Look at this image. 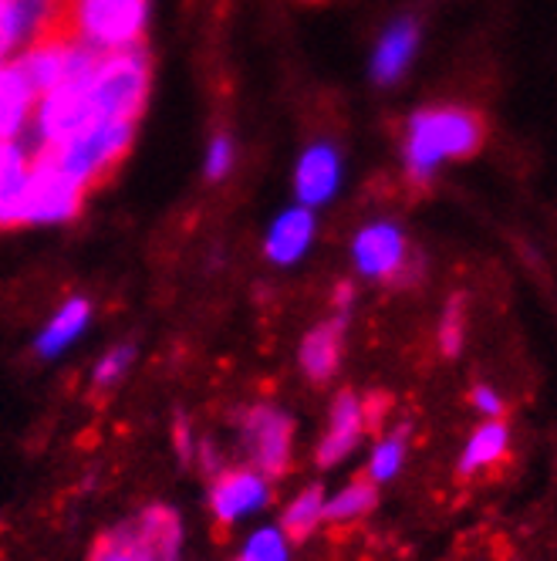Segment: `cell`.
<instances>
[{
  "instance_id": "6da1fadb",
  "label": "cell",
  "mask_w": 557,
  "mask_h": 561,
  "mask_svg": "<svg viewBox=\"0 0 557 561\" xmlns=\"http://www.w3.org/2000/svg\"><path fill=\"white\" fill-rule=\"evenodd\" d=\"M484 142V123L466 108H426L409 118L406 167L413 180L432 176L443 159L473 156Z\"/></svg>"
},
{
  "instance_id": "7a4b0ae2",
  "label": "cell",
  "mask_w": 557,
  "mask_h": 561,
  "mask_svg": "<svg viewBox=\"0 0 557 561\" xmlns=\"http://www.w3.org/2000/svg\"><path fill=\"white\" fill-rule=\"evenodd\" d=\"M132 123H115V118H95L85 129H78L74 136H68L65 142L34 152L45 156L51 167H58L65 176H71L78 186L92 190L95 183H102L132 146Z\"/></svg>"
},
{
  "instance_id": "3957f363",
  "label": "cell",
  "mask_w": 557,
  "mask_h": 561,
  "mask_svg": "<svg viewBox=\"0 0 557 561\" xmlns=\"http://www.w3.org/2000/svg\"><path fill=\"white\" fill-rule=\"evenodd\" d=\"M149 82H152L149 55L136 45L126 51L98 55L85 92L98 118H115V123L136 126V118L149 99Z\"/></svg>"
},
{
  "instance_id": "277c9868",
  "label": "cell",
  "mask_w": 557,
  "mask_h": 561,
  "mask_svg": "<svg viewBox=\"0 0 557 561\" xmlns=\"http://www.w3.org/2000/svg\"><path fill=\"white\" fill-rule=\"evenodd\" d=\"M149 21V0H68V34L98 55L136 48Z\"/></svg>"
},
{
  "instance_id": "5b68a950",
  "label": "cell",
  "mask_w": 557,
  "mask_h": 561,
  "mask_svg": "<svg viewBox=\"0 0 557 561\" xmlns=\"http://www.w3.org/2000/svg\"><path fill=\"white\" fill-rule=\"evenodd\" d=\"M85 186H78L45 156H34L24 190V224H65L82 210Z\"/></svg>"
},
{
  "instance_id": "8992f818",
  "label": "cell",
  "mask_w": 557,
  "mask_h": 561,
  "mask_svg": "<svg viewBox=\"0 0 557 561\" xmlns=\"http://www.w3.org/2000/svg\"><path fill=\"white\" fill-rule=\"evenodd\" d=\"M51 34H68V0H0V58Z\"/></svg>"
},
{
  "instance_id": "52a82bcc",
  "label": "cell",
  "mask_w": 557,
  "mask_h": 561,
  "mask_svg": "<svg viewBox=\"0 0 557 561\" xmlns=\"http://www.w3.org/2000/svg\"><path fill=\"white\" fill-rule=\"evenodd\" d=\"M291 439L294 420L274 407H254L244 416V444L251 463L264 477H281L291 467Z\"/></svg>"
},
{
  "instance_id": "ba28073f",
  "label": "cell",
  "mask_w": 557,
  "mask_h": 561,
  "mask_svg": "<svg viewBox=\"0 0 557 561\" xmlns=\"http://www.w3.org/2000/svg\"><path fill=\"white\" fill-rule=\"evenodd\" d=\"M118 545H126L132 554H139L142 561H176L179 548H183V525L176 511L152 504L146 511H139L129 525L108 531Z\"/></svg>"
},
{
  "instance_id": "9c48e42d",
  "label": "cell",
  "mask_w": 557,
  "mask_h": 561,
  "mask_svg": "<svg viewBox=\"0 0 557 561\" xmlns=\"http://www.w3.org/2000/svg\"><path fill=\"white\" fill-rule=\"evenodd\" d=\"M270 497V484L267 477L257 470H230L223 477H217V484L210 491V507L217 514V520L223 525H233L254 511H260Z\"/></svg>"
},
{
  "instance_id": "30bf717a",
  "label": "cell",
  "mask_w": 557,
  "mask_h": 561,
  "mask_svg": "<svg viewBox=\"0 0 557 561\" xmlns=\"http://www.w3.org/2000/svg\"><path fill=\"white\" fill-rule=\"evenodd\" d=\"M351 254L365 277H395L406 264V237L392 224H372L355 237Z\"/></svg>"
},
{
  "instance_id": "8fae6325",
  "label": "cell",
  "mask_w": 557,
  "mask_h": 561,
  "mask_svg": "<svg viewBox=\"0 0 557 561\" xmlns=\"http://www.w3.org/2000/svg\"><path fill=\"white\" fill-rule=\"evenodd\" d=\"M362 399H358L355 392H338L335 403H332V430L328 436L322 439V447H317V463L322 467H335L341 463L355 447L358 439H362Z\"/></svg>"
},
{
  "instance_id": "7c38bea8",
  "label": "cell",
  "mask_w": 557,
  "mask_h": 561,
  "mask_svg": "<svg viewBox=\"0 0 557 561\" xmlns=\"http://www.w3.org/2000/svg\"><path fill=\"white\" fill-rule=\"evenodd\" d=\"M338 173H341V163H338V152L332 146H311L301 163H298V173H294V186H298V199L304 207H317L325 204V199L335 196L338 190Z\"/></svg>"
},
{
  "instance_id": "4fadbf2b",
  "label": "cell",
  "mask_w": 557,
  "mask_h": 561,
  "mask_svg": "<svg viewBox=\"0 0 557 561\" xmlns=\"http://www.w3.org/2000/svg\"><path fill=\"white\" fill-rule=\"evenodd\" d=\"M31 173V156L24 146L0 142V227H21L24 224V190Z\"/></svg>"
},
{
  "instance_id": "5bb4252c",
  "label": "cell",
  "mask_w": 557,
  "mask_h": 561,
  "mask_svg": "<svg viewBox=\"0 0 557 561\" xmlns=\"http://www.w3.org/2000/svg\"><path fill=\"white\" fill-rule=\"evenodd\" d=\"M34 92L14 65H0V142L18 139L34 112Z\"/></svg>"
},
{
  "instance_id": "9a60e30c",
  "label": "cell",
  "mask_w": 557,
  "mask_h": 561,
  "mask_svg": "<svg viewBox=\"0 0 557 561\" xmlns=\"http://www.w3.org/2000/svg\"><path fill=\"white\" fill-rule=\"evenodd\" d=\"M341 332H345V314H338L335 322L317 325L301 342V369L311 382H328L335 376L341 358Z\"/></svg>"
},
{
  "instance_id": "2e32d148",
  "label": "cell",
  "mask_w": 557,
  "mask_h": 561,
  "mask_svg": "<svg viewBox=\"0 0 557 561\" xmlns=\"http://www.w3.org/2000/svg\"><path fill=\"white\" fill-rule=\"evenodd\" d=\"M314 237V217L307 207L288 210L274 220L270 233H267V257L274 264H294Z\"/></svg>"
},
{
  "instance_id": "e0dca14e",
  "label": "cell",
  "mask_w": 557,
  "mask_h": 561,
  "mask_svg": "<svg viewBox=\"0 0 557 561\" xmlns=\"http://www.w3.org/2000/svg\"><path fill=\"white\" fill-rule=\"evenodd\" d=\"M416 42H419V34L413 21H399L395 27H388V34L379 42L375 58H372V75L379 82H395V78L406 71V65L416 55Z\"/></svg>"
},
{
  "instance_id": "ac0fdd59",
  "label": "cell",
  "mask_w": 557,
  "mask_h": 561,
  "mask_svg": "<svg viewBox=\"0 0 557 561\" xmlns=\"http://www.w3.org/2000/svg\"><path fill=\"white\" fill-rule=\"evenodd\" d=\"M89 301L85 298H71L68 305H61V311L48 322V329L37 335V355L45 358H55L61 355L78 335H82V329L89 325Z\"/></svg>"
},
{
  "instance_id": "d6986e66",
  "label": "cell",
  "mask_w": 557,
  "mask_h": 561,
  "mask_svg": "<svg viewBox=\"0 0 557 561\" xmlns=\"http://www.w3.org/2000/svg\"><path fill=\"white\" fill-rule=\"evenodd\" d=\"M507 447H510V430H507L500 420L484 423L480 430H476V433L469 436V444H466V450H463V457H460V473L469 477V473H476V470H484V467L497 463V460L507 454Z\"/></svg>"
},
{
  "instance_id": "ffe728a7",
  "label": "cell",
  "mask_w": 557,
  "mask_h": 561,
  "mask_svg": "<svg viewBox=\"0 0 557 561\" xmlns=\"http://www.w3.org/2000/svg\"><path fill=\"white\" fill-rule=\"evenodd\" d=\"M322 520H325V491L311 484L288 504V511L281 517V531L288 541H304Z\"/></svg>"
},
{
  "instance_id": "44dd1931",
  "label": "cell",
  "mask_w": 557,
  "mask_h": 561,
  "mask_svg": "<svg viewBox=\"0 0 557 561\" xmlns=\"http://www.w3.org/2000/svg\"><path fill=\"white\" fill-rule=\"evenodd\" d=\"M375 504H379V484H372V480H351L345 491L325 501V520L348 525V520L365 517Z\"/></svg>"
},
{
  "instance_id": "7402d4cb",
  "label": "cell",
  "mask_w": 557,
  "mask_h": 561,
  "mask_svg": "<svg viewBox=\"0 0 557 561\" xmlns=\"http://www.w3.org/2000/svg\"><path fill=\"white\" fill-rule=\"evenodd\" d=\"M406 436H409V426L379 439V447H375V454L369 460V480H372V484H385V480H392L395 473L403 470V463H406Z\"/></svg>"
},
{
  "instance_id": "603a6c76",
  "label": "cell",
  "mask_w": 557,
  "mask_h": 561,
  "mask_svg": "<svg viewBox=\"0 0 557 561\" xmlns=\"http://www.w3.org/2000/svg\"><path fill=\"white\" fill-rule=\"evenodd\" d=\"M288 558H291V541L274 525L257 528L241 548V554H236V561H288Z\"/></svg>"
},
{
  "instance_id": "cb8c5ba5",
  "label": "cell",
  "mask_w": 557,
  "mask_h": 561,
  "mask_svg": "<svg viewBox=\"0 0 557 561\" xmlns=\"http://www.w3.org/2000/svg\"><path fill=\"white\" fill-rule=\"evenodd\" d=\"M132 363H136V345H118V348H112V352L102 358V363L95 366V376H92L95 389L115 386L118 379H123V376L129 373Z\"/></svg>"
},
{
  "instance_id": "d4e9b609",
  "label": "cell",
  "mask_w": 557,
  "mask_h": 561,
  "mask_svg": "<svg viewBox=\"0 0 557 561\" xmlns=\"http://www.w3.org/2000/svg\"><path fill=\"white\" fill-rule=\"evenodd\" d=\"M440 348L443 355H460L463 348V298H453L443 311V322H440Z\"/></svg>"
},
{
  "instance_id": "484cf974",
  "label": "cell",
  "mask_w": 557,
  "mask_h": 561,
  "mask_svg": "<svg viewBox=\"0 0 557 561\" xmlns=\"http://www.w3.org/2000/svg\"><path fill=\"white\" fill-rule=\"evenodd\" d=\"M230 163H233V146L230 139H213L210 152H207V176L210 180H223L230 173Z\"/></svg>"
},
{
  "instance_id": "4316f807",
  "label": "cell",
  "mask_w": 557,
  "mask_h": 561,
  "mask_svg": "<svg viewBox=\"0 0 557 561\" xmlns=\"http://www.w3.org/2000/svg\"><path fill=\"white\" fill-rule=\"evenodd\" d=\"M92 561H142L139 554H132L126 545H118L112 535H105L98 545H95V551H92Z\"/></svg>"
},
{
  "instance_id": "83f0119b",
  "label": "cell",
  "mask_w": 557,
  "mask_h": 561,
  "mask_svg": "<svg viewBox=\"0 0 557 561\" xmlns=\"http://www.w3.org/2000/svg\"><path fill=\"white\" fill-rule=\"evenodd\" d=\"M473 407L480 410L484 416H490V420H500V413H503V399H500L497 389H490V386H476V389H473Z\"/></svg>"
}]
</instances>
